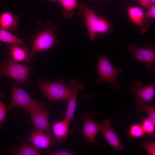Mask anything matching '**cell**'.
<instances>
[{
	"mask_svg": "<svg viewBox=\"0 0 155 155\" xmlns=\"http://www.w3.org/2000/svg\"><path fill=\"white\" fill-rule=\"evenodd\" d=\"M37 23L39 29L35 34L31 36L33 40L28 56L29 61L37 53L49 49L59 43L56 34L59 27L52 24L51 19H48L46 23L38 20Z\"/></svg>",
	"mask_w": 155,
	"mask_h": 155,
	"instance_id": "obj_1",
	"label": "cell"
},
{
	"mask_svg": "<svg viewBox=\"0 0 155 155\" xmlns=\"http://www.w3.org/2000/svg\"><path fill=\"white\" fill-rule=\"evenodd\" d=\"M10 83L11 99L10 102L7 105V111H12L17 108L24 109L29 113L37 109L49 108L44 103L34 99L22 88L11 81Z\"/></svg>",
	"mask_w": 155,
	"mask_h": 155,
	"instance_id": "obj_2",
	"label": "cell"
},
{
	"mask_svg": "<svg viewBox=\"0 0 155 155\" xmlns=\"http://www.w3.org/2000/svg\"><path fill=\"white\" fill-rule=\"evenodd\" d=\"M32 68L14 61L8 55L7 61L0 64V79L5 78L12 79L17 84H29L28 77Z\"/></svg>",
	"mask_w": 155,
	"mask_h": 155,
	"instance_id": "obj_3",
	"label": "cell"
},
{
	"mask_svg": "<svg viewBox=\"0 0 155 155\" xmlns=\"http://www.w3.org/2000/svg\"><path fill=\"white\" fill-rule=\"evenodd\" d=\"M97 69L98 74V84L106 82L111 85L114 91L121 89V85L117 81V78L123 71L122 68L114 67L107 57L100 55Z\"/></svg>",
	"mask_w": 155,
	"mask_h": 155,
	"instance_id": "obj_4",
	"label": "cell"
},
{
	"mask_svg": "<svg viewBox=\"0 0 155 155\" xmlns=\"http://www.w3.org/2000/svg\"><path fill=\"white\" fill-rule=\"evenodd\" d=\"M38 87L42 93L50 101L64 100L67 101L71 94V90L61 78L59 82L47 81L38 78Z\"/></svg>",
	"mask_w": 155,
	"mask_h": 155,
	"instance_id": "obj_5",
	"label": "cell"
},
{
	"mask_svg": "<svg viewBox=\"0 0 155 155\" xmlns=\"http://www.w3.org/2000/svg\"><path fill=\"white\" fill-rule=\"evenodd\" d=\"M96 115L94 113L85 112L81 116L83 124L81 133L84 135L87 144L92 147H96L97 145L96 138L99 131V124L94 120Z\"/></svg>",
	"mask_w": 155,
	"mask_h": 155,
	"instance_id": "obj_6",
	"label": "cell"
},
{
	"mask_svg": "<svg viewBox=\"0 0 155 155\" xmlns=\"http://www.w3.org/2000/svg\"><path fill=\"white\" fill-rule=\"evenodd\" d=\"M126 48L137 63H146V68L150 70L152 69V65L155 62V50L151 44L141 48H137L134 43L127 46Z\"/></svg>",
	"mask_w": 155,
	"mask_h": 155,
	"instance_id": "obj_7",
	"label": "cell"
},
{
	"mask_svg": "<svg viewBox=\"0 0 155 155\" xmlns=\"http://www.w3.org/2000/svg\"><path fill=\"white\" fill-rule=\"evenodd\" d=\"M80 13L85 19L86 26L90 40L94 42L96 35V30L99 16L95 11L88 6L84 3L78 4Z\"/></svg>",
	"mask_w": 155,
	"mask_h": 155,
	"instance_id": "obj_8",
	"label": "cell"
},
{
	"mask_svg": "<svg viewBox=\"0 0 155 155\" xmlns=\"http://www.w3.org/2000/svg\"><path fill=\"white\" fill-rule=\"evenodd\" d=\"M49 108L35 110L30 112L29 123L33 124L34 127L47 134L54 144L53 137L50 129L49 121Z\"/></svg>",
	"mask_w": 155,
	"mask_h": 155,
	"instance_id": "obj_9",
	"label": "cell"
},
{
	"mask_svg": "<svg viewBox=\"0 0 155 155\" xmlns=\"http://www.w3.org/2000/svg\"><path fill=\"white\" fill-rule=\"evenodd\" d=\"M67 85L71 89V94L67 101L68 104L64 119L70 123L74 120V114L79 91L84 88V85L75 79L70 81Z\"/></svg>",
	"mask_w": 155,
	"mask_h": 155,
	"instance_id": "obj_10",
	"label": "cell"
},
{
	"mask_svg": "<svg viewBox=\"0 0 155 155\" xmlns=\"http://www.w3.org/2000/svg\"><path fill=\"white\" fill-rule=\"evenodd\" d=\"M111 121L107 118L98 123L99 131H101L105 139L113 147L115 152H119L124 149L121 143L111 125Z\"/></svg>",
	"mask_w": 155,
	"mask_h": 155,
	"instance_id": "obj_11",
	"label": "cell"
},
{
	"mask_svg": "<svg viewBox=\"0 0 155 155\" xmlns=\"http://www.w3.org/2000/svg\"><path fill=\"white\" fill-rule=\"evenodd\" d=\"M144 85L141 81L137 80L134 83L131 87H128V89L133 95L144 101L152 103L155 94V82L142 88Z\"/></svg>",
	"mask_w": 155,
	"mask_h": 155,
	"instance_id": "obj_12",
	"label": "cell"
},
{
	"mask_svg": "<svg viewBox=\"0 0 155 155\" xmlns=\"http://www.w3.org/2000/svg\"><path fill=\"white\" fill-rule=\"evenodd\" d=\"M130 20L139 27L141 34H144L147 31L149 26L148 19L145 17L143 9L138 6H128L127 9Z\"/></svg>",
	"mask_w": 155,
	"mask_h": 155,
	"instance_id": "obj_13",
	"label": "cell"
},
{
	"mask_svg": "<svg viewBox=\"0 0 155 155\" xmlns=\"http://www.w3.org/2000/svg\"><path fill=\"white\" fill-rule=\"evenodd\" d=\"M23 142H28L37 148L48 150L53 144L50 137L46 133L34 127L30 136L23 140Z\"/></svg>",
	"mask_w": 155,
	"mask_h": 155,
	"instance_id": "obj_14",
	"label": "cell"
},
{
	"mask_svg": "<svg viewBox=\"0 0 155 155\" xmlns=\"http://www.w3.org/2000/svg\"><path fill=\"white\" fill-rule=\"evenodd\" d=\"M70 122L65 119L54 123L52 126V133L54 144H58L65 142L68 134Z\"/></svg>",
	"mask_w": 155,
	"mask_h": 155,
	"instance_id": "obj_15",
	"label": "cell"
},
{
	"mask_svg": "<svg viewBox=\"0 0 155 155\" xmlns=\"http://www.w3.org/2000/svg\"><path fill=\"white\" fill-rule=\"evenodd\" d=\"M30 49L27 47H22L16 45H11L7 47L9 55L18 62H29L28 56Z\"/></svg>",
	"mask_w": 155,
	"mask_h": 155,
	"instance_id": "obj_16",
	"label": "cell"
},
{
	"mask_svg": "<svg viewBox=\"0 0 155 155\" xmlns=\"http://www.w3.org/2000/svg\"><path fill=\"white\" fill-rule=\"evenodd\" d=\"M19 22L18 17L7 11L3 12L0 15V28L7 30H16Z\"/></svg>",
	"mask_w": 155,
	"mask_h": 155,
	"instance_id": "obj_17",
	"label": "cell"
},
{
	"mask_svg": "<svg viewBox=\"0 0 155 155\" xmlns=\"http://www.w3.org/2000/svg\"><path fill=\"white\" fill-rule=\"evenodd\" d=\"M10 155H39L40 154L38 148L32 144L24 142L21 146L18 147L13 146L9 151Z\"/></svg>",
	"mask_w": 155,
	"mask_h": 155,
	"instance_id": "obj_18",
	"label": "cell"
},
{
	"mask_svg": "<svg viewBox=\"0 0 155 155\" xmlns=\"http://www.w3.org/2000/svg\"><path fill=\"white\" fill-rule=\"evenodd\" d=\"M0 41L3 42L22 46L24 44V40L20 38L9 32L0 28Z\"/></svg>",
	"mask_w": 155,
	"mask_h": 155,
	"instance_id": "obj_19",
	"label": "cell"
},
{
	"mask_svg": "<svg viewBox=\"0 0 155 155\" xmlns=\"http://www.w3.org/2000/svg\"><path fill=\"white\" fill-rule=\"evenodd\" d=\"M135 103L138 107L137 111L138 112L146 113L148 118L152 124L155 126V107L145 102L144 101L139 97L135 100Z\"/></svg>",
	"mask_w": 155,
	"mask_h": 155,
	"instance_id": "obj_20",
	"label": "cell"
},
{
	"mask_svg": "<svg viewBox=\"0 0 155 155\" xmlns=\"http://www.w3.org/2000/svg\"><path fill=\"white\" fill-rule=\"evenodd\" d=\"M58 2L62 7V16L66 18H71L74 13L75 9L77 6L78 0H59Z\"/></svg>",
	"mask_w": 155,
	"mask_h": 155,
	"instance_id": "obj_21",
	"label": "cell"
},
{
	"mask_svg": "<svg viewBox=\"0 0 155 155\" xmlns=\"http://www.w3.org/2000/svg\"><path fill=\"white\" fill-rule=\"evenodd\" d=\"M113 28V23L107 18L99 16L97 26L96 35L105 36L110 33Z\"/></svg>",
	"mask_w": 155,
	"mask_h": 155,
	"instance_id": "obj_22",
	"label": "cell"
},
{
	"mask_svg": "<svg viewBox=\"0 0 155 155\" xmlns=\"http://www.w3.org/2000/svg\"><path fill=\"white\" fill-rule=\"evenodd\" d=\"M145 133L141 125L133 124L130 127L128 134L132 137L138 138L143 137Z\"/></svg>",
	"mask_w": 155,
	"mask_h": 155,
	"instance_id": "obj_23",
	"label": "cell"
},
{
	"mask_svg": "<svg viewBox=\"0 0 155 155\" xmlns=\"http://www.w3.org/2000/svg\"><path fill=\"white\" fill-rule=\"evenodd\" d=\"M145 133L151 137L153 138L155 136V126L148 118L143 119L142 121L141 125Z\"/></svg>",
	"mask_w": 155,
	"mask_h": 155,
	"instance_id": "obj_24",
	"label": "cell"
},
{
	"mask_svg": "<svg viewBox=\"0 0 155 155\" xmlns=\"http://www.w3.org/2000/svg\"><path fill=\"white\" fill-rule=\"evenodd\" d=\"M5 97L4 93L0 92V130L5 129L3 123L6 119V110L5 106L3 100Z\"/></svg>",
	"mask_w": 155,
	"mask_h": 155,
	"instance_id": "obj_25",
	"label": "cell"
},
{
	"mask_svg": "<svg viewBox=\"0 0 155 155\" xmlns=\"http://www.w3.org/2000/svg\"><path fill=\"white\" fill-rule=\"evenodd\" d=\"M142 147L149 155H155V142L152 141L143 144Z\"/></svg>",
	"mask_w": 155,
	"mask_h": 155,
	"instance_id": "obj_26",
	"label": "cell"
},
{
	"mask_svg": "<svg viewBox=\"0 0 155 155\" xmlns=\"http://www.w3.org/2000/svg\"><path fill=\"white\" fill-rule=\"evenodd\" d=\"M76 154V152L68 151L63 149H60L48 153L49 155H75Z\"/></svg>",
	"mask_w": 155,
	"mask_h": 155,
	"instance_id": "obj_27",
	"label": "cell"
},
{
	"mask_svg": "<svg viewBox=\"0 0 155 155\" xmlns=\"http://www.w3.org/2000/svg\"><path fill=\"white\" fill-rule=\"evenodd\" d=\"M148 9V10L146 12H145L146 18L148 19H154L155 18V4L150 5Z\"/></svg>",
	"mask_w": 155,
	"mask_h": 155,
	"instance_id": "obj_28",
	"label": "cell"
},
{
	"mask_svg": "<svg viewBox=\"0 0 155 155\" xmlns=\"http://www.w3.org/2000/svg\"><path fill=\"white\" fill-rule=\"evenodd\" d=\"M134 1L138 0L141 5L144 8H148L150 6L148 0H133Z\"/></svg>",
	"mask_w": 155,
	"mask_h": 155,
	"instance_id": "obj_29",
	"label": "cell"
},
{
	"mask_svg": "<svg viewBox=\"0 0 155 155\" xmlns=\"http://www.w3.org/2000/svg\"><path fill=\"white\" fill-rule=\"evenodd\" d=\"M148 3L150 5H152L154 4L155 3V0H148Z\"/></svg>",
	"mask_w": 155,
	"mask_h": 155,
	"instance_id": "obj_30",
	"label": "cell"
},
{
	"mask_svg": "<svg viewBox=\"0 0 155 155\" xmlns=\"http://www.w3.org/2000/svg\"><path fill=\"white\" fill-rule=\"evenodd\" d=\"M43 1H44L46 0H47L48 1H54V2H58L59 0H42Z\"/></svg>",
	"mask_w": 155,
	"mask_h": 155,
	"instance_id": "obj_31",
	"label": "cell"
},
{
	"mask_svg": "<svg viewBox=\"0 0 155 155\" xmlns=\"http://www.w3.org/2000/svg\"><path fill=\"white\" fill-rule=\"evenodd\" d=\"M21 1H22V0H20Z\"/></svg>",
	"mask_w": 155,
	"mask_h": 155,
	"instance_id": "obj_32",
	"label": "cell"
}]
</instances>
